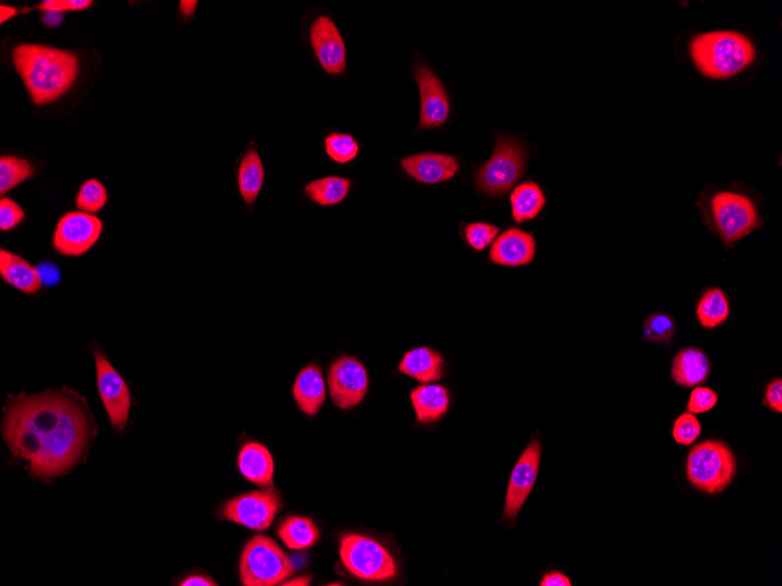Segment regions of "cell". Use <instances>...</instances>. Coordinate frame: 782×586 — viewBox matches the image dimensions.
Masks as SVG:
<instances>
[{"label":"cell","instance_id":"6da1fadb","mask_svg":"<svg viewBox=\"0 0 782 586\" xmlns=\"http://www.w3.org/2000/svg\"><path fill=\"white\" fill-rule=\"evenodd\" d=\"M3 433L15 457L29 461L39 478H56L78 463L91 437L81 399L64 391L11 397Z\"/></svg>","mask_w":782,"mask_h":586},{"label":"cell","instance_id":"7a4b0ae2","mask_svg":"<svg viewBox=\"0 0 782 586\" xmlns=\"http://www.w3.org/2000/svg\"><path fill=\"white\" fill-rule=\"evenodd\" d=\"M12 62L37 106L63 98L77 81L80 70L77 53L39 44L18 45L12 52Z\"/></svg>","mask_w":782,"mask_h":586},{"label":"cell","instance_id":"3957f363","mask_svg":"<svg viewBox=\"0 0 782 586\" xmlns=\"http://www.w3.org/2000/svg\"><path fill=\"white\" fill-rule=\"evenodd\" d=\"M689 51L699 73L712 80H726L742 73L757 57L756 47L743 33L713 31L691 39Z\"/></svg>","mask_w":782,"mask_h":586},{"label":"cell","instance_id":"277c9868","mask_svg":"<svg viewBox=\"0 0 782 586\" xmlns=\"http://www.w3.org/2000/svg\"><path fill=\"white\" fill-rule=\"evenodd\" d=\"M699 204H702L710 230L716 232L727 247L749 236L761 225L756 204L743 193L718 191Z\"/></svg>","mask_w":782,"mask_h":586},{"label":"cell","instance_id":"5b68a950","mask_svg":"<svg viewBox=\"0 0 782 586\" xmlns=\"http://www.w3.org/2000/svg\"><path fill=\"white\" fill-rule=\"evenodd\" d=\"M737 460L723 441L706 440L691 448L687 460L690 484L706 494H720L731 485Z\"/></svg>","mask_w":782,"mask_h":586},{"label":"cell","instance_id":"8992f818","mask_svg":"<svg viewBox=\"0 0 782 586\" xmlns=\"http://www.w3.org/2000/svg\"><path fill=\"white\" fill-rule=\"evenodd\" d=\"M294 565L279 544L264 535L253 537L240 556V581L245 586L281 585L294 574Z\"/></svg>","mask_w":782,"mask_h":586},{"label":"cell","instance_id":"52a82bcc","mask_svg":"<svg viewBox=\"0 0 782 586\" xmlns=\"http://www.w3.org/2000/svg\"><path fill=\"white\" fill-rule=\"evenodd\" d=\"M527 153L523 142L499 136L490 160L480 165L475 184L484 195L500 197L509 192L524 175Z\"/></svg>","mask_w":782,"mask_h":586},{"label":"cell","instance_id":"ba28073f","mask_svg":"<svg viewBox=\"0 0 782 586\" xmlns=\"http://www.w3.org/2000/svg\"><path fill=\"white\" fill-rule=\"evenodd\" d=\"M340 557L346 569L363 581H388L397 575L393 556L382 544L367 536L358 534L342 536Z\"/></svg>","mask_w":782,"mask_h":586},{"label":"cell","instance_id":"9c48e42d","mask_svg":"<svg viewBox=\"0 0 782 586\" xmlns=\"http://www.w3.org/2000/svg\"><path fill=\"white\" fill-rule=\"evenodd\" d=\"M102 232L104 223L99 217L82 211L67 212L54 230V250L64 257H82L98 243Z\"/></svg>","mask_w":782,"mask_h":586},{"label":"cell","instance_id":"30bf717a","mask_svg":"<svg viewBox=\"0 0 782 586\" xmlns=\"http://www.w3.org/2000/svg\"><path fill=\"white\" fill-rule=\"evenodd\" d=\"M281 509V496L277 489L266 488L237 496L224 503L221 515L238 525L252 530H266L272 526Z\"/></svg>","mask_w":782,"mask_h":586},{"label":"cell","instance_id":"8fae6325","mask_svg":"<svg viewBox=\"0 0 782 586\" xmlns=\"http://www.w3.org/2000/svg\"><path fill=\"white\" fill-rule=\"evenodd\" d=\"M327 384L333 403L341 410H351L367 395L368 372L358 358L341 356L329 367Z\"/></svg>","mask_w":782,"mask_h":586},{"label":"cell","instance_id":"7c38bea8","mask_svg":"<svg viewBox=\"0 0 782 586\" xmlns=\"http://www.w3.org/2000/svg\"><path fill=\"white\" fill-rule=\"evenodd\" d=\"M308 38L321 70L331 77H341L347 70V47L334 20L327 15L315 18Z\"/></svg>","mask_w":782,"mask_h":586},{"label":"cell","instance_id":"4fadbf2b","mask_svg":"<svg viewBox=\"0 0 782 586\" xmlns=\"http://www.w3.org/2000/svg\"><path fill=\"white\" fill-rule=\"evenodd\" d=\"M414 80L421 102L418 130L443 127L451 113L450 99L443 81L424 62H418L416 65Z\"/></svg>","mask_w":782,"mask_h":586},{"label":"cell","instance_id":"5bb4252c","mask_svg":"<svg viewBox=\"0 0 782 586\" xmlns=\"http://www.w3.org/2000/svg\"><path fill=\"white\" fill-rule=\"evenodd\" d=\"M94 356L96 383L101 401L112 425L115 429L122 430L128 422L132 405L128 385L101 351H95Z\"/></svg>","mask_w":782,"mask_h":586},{"label":"cell","instance_id":"9a60e30c","mask_svg":"<svg viewBox=\"0 0 782 586\" xmlns=\"http://www.w3.org/2000/svg\"><path fill=\"white\" fill-rule=\"evenodd\" d=\"M541 448L543 447H541L540 441L533 439L513 468L506 494L504 509L506 520H516L520 509L523 508L532 492L538 478Z\"/></svg>","mask_w":782,"mask_h":586},{"label":"cell","instance_id":"2e32d148","mask_svg":"<svg viewBox=\"0 0 782 586\" xmlns=\"http://www.w3.org/2000/svg\"><path fill=\"white\" fill-rule=\"evenodd\" d=\"M400 164L410 178L425 185L449 182L459 172L458 158L448 154H414L401 158Z\"/></svg>","mask_w":782,"mask_h":586},{"label":"cell","instance_id":"e0dca14e","mask_svg":"<svg viewBox=\"0 0 782 586\" xmlns=\"http://www.w3.org/2000/svg\"><path fill=\"white\" fill-rule=\"evenodd\" d=\"M537 252V241L531 233L511 227L500 234L491 245L492 264L506 267H519L531 264Z\"/></svg>","mask_w":782,"mask_h":586},{"label":"cell","instance_id":"ac0fdd59","mask_svg":"<svg viewBox=\"0 0 782 586\" xmlns=\"http://www.w3.org/2000/svg\"><path fill=\"white\" fill-rule=\"evenodd\" d=\"M293 398L305 415H318L326 402L324 371L319 364L311 363L300 370L293 384Z\"/></svg>","mask_w":782,"mask_h":586},{"label":"cell","instance_id":"d6986e66","mask_svg":"<svg viewBox=\"0 0 782 586\" xmlns=\"http://www.w3.org/2000/svg\"><path fill=\"white\" fill-rule=\"evenodd\" d=\"M711 374V361L702 349L684 348L675 356L671 377L682 388H696Z\"/></svg>","mask_w":782,"mask_h":586},{"label":"cell","instance_id":"ffe728a7","mask_svg":"<svg viewBox=\"0 0 782 586\" xmlns=\"http://www.w3.org/2000/svg\"><path fill=\"white\" fill-rule=\"evenodd\" d=\"M401 374L422 384H431L444 377L445 363L441 354L429 347L408 351L399 365Z\"/></svg>","mask_w":782,"mask_h":586},{"label":"cell","instance_id":"44dd1931","mask_svg":"<svg viewBox=\"0 0 782 586\" xmlns=\"http://www.w3.org/2000/svg\"><path fill=\"white\" fill-rule=\"evenodd\" d=\"M410 401L418 423L434 424L447 415L450 396L442 385L423 384L411 391Z\"/></svg>","mask_w":782,"mask_h":586},{"label":"cell","instance_id":"7402d4cb","mask_svg":"<svg viewBox=\"0 0 782 586\" xmlns=\"http://www.w3.org/2000/svg\"><path fill=\"white\" fill-rule=\"evenodd\" d=\"M0 277L6 284L27 295L37 294L43 287L37 268L20 255L4 248L0 251Z\"/></svg>","mask_w":782,"mask_h":586},{"label":"cell","instance_id":"603a6c76","mask_svg":"<svg viewBox=\"0 0 782 586\" xmlns=\"http://www.w3.org/2000/svg\"><path fill=\"white\" fill-rule=\"evenodd\" d=\"M265 183V167L255 146H250L245 151L242 161L239 163L237 172V184L240 197L250 211L255 208V204L263 190Z\"/></svg>","mask_w":782,"mask_h":586},{"label":"cell","instance_id":"cb8c5ba5","mask_svg":"<svg viewBox=\"0 0 782 586\" xmlns=\"http://www.w3.org/2000/svg\"><path fill=\"white\" fill-rule=\"evenodd\" d=\"M238 467L245 479L259 487L273 484L274 463L269 450L258 443L246 444L238 457Z\"/></svg>","mask_w":782,"mask_h":586},{"label":"cell","instance_id":"d4e9b609","mask_svg":"<svg viewBox=\"0 0 782 586\" xmlns=\"http://www.w3.org/2000/svg\"><path fill=\"white\" fill-rule=\"evenodd\" d=\"M352 188L351 178L325 176L307 183L303 188V193L308 201L321 206V208H332V206L346 201Z\"/></svg>","mask_w":782,"mask_h":586},{"label":"cell","instance_id":"484cf974","mask_svg":"<svg viewBox=\"0 0 782 586\" xmlns=\"http://www.w3.org/2000/svg\"><path fill=\"white\" fill-rule=\"evenodd\" d=\"M512 218L518 224H525L537 218L546 205L543 189L532 181L521 183L511 193Z\"/></svg>","mask_w":782,"mask_h":586},{"label":"cell","instance_id":"4316f807","mask_svg":"<svg viewBox=\"0 0 782 586\" xmlns=\"http://www.w3.org/2000/svg\"><path fill=\"white\" fill-rule=\"evenodd\" d=\"M278 535L291 550H304L320 539V530L310 517L288 516L280 523Z\"/></svg>","mask_w":782,"mask_h":586},{"label":"cell","instance_id":"83f0119b","mask_svg":"<svg viewBox=\"0 0 782 586\" xmlns=\"http://www.w3.org/2000/svg\"><path fill=\"white\" fill-rule=\"evenodd\" d=\"M696 315L699 324L706 329L722 326L730 316V302L722 289L705 291L698 301Z\"/></svg>","mask_w":782,"mask_h":586},{"label":"cell","instance_id":"f1b7e54d","mask_svg":"<svg viewBox=\"0 0 782 586\" xmlns=\"http://www.w3.org/2000/svg\"><path fill=\"white\" fill-rule=\"evenodd\" d=\"M34 167L24 158L2 156L0 158V195H5L34 176Z\"/></svg>","mask_w":782,"mask_h":586},{"label":"cell","instance_id":"f546056e","mask_svg":"<svg viewBox=\"0 0 782 586\" xmlns=\"http://www.w3.org/2000/svg\"><path fill=\"white\" fill-rule=\"evenodd\" d=\"M325 153L329 160L339 165L352 163L360 154V143L347 133H331L324 140Z\"/></svg>","mask_w":782,"mask_h":586},{"label":"cell","instance_id":"4dcf8cb0","mask_svg":"<svg viewBox=\"0 0 782 586\" xmlns=\"http://www.w3.org/2000/svg\"><path fill=\"white\" fill-rule=\"evenodd\" d=\"M675 317L668 313H654L643 324L644 339L658 344H670L676 334Z\"/></svg>","mask_w":782,"mask_h":586},{"label":"cell","instance_id":"1f68e13d","mask_svg":"<svg viewBox=\"0 0 782 586\" xmlns=\"http://www.w3.org/2000/svg\"><path fill=\"white\" fill-rule=\"evenodd\" d=\"M108 203V191L106 186L98 179H88L80 186L75 205L79 211L92 213L100 212Z\"/></svg>","mask_w":782,"mask_h":586},{"label":"cell","instance_id":"d6a6232c","mask_svg":"<svg viewBox=\"0 0 782 586\" xmlns=\"http://www.w3.org/2000/svg\"><path fill=\"white\" fill-rule=\"evenodd\" d=\"M499 236V227L487 223H472L465 227L466 243L475 251H484L495 243Z\"/></svg>","mask_w":782,"mask_h":586},{"label":"cell","instance_id":"836d02e7","mask_svg":"<svg viewBox=\"0 0 782 586\" xmlns=\"http://www.w3.org/2000/svg\"><path fill=\"white\" fill-rule=\"evenodd\" d=\"M702 424L694 413L685 412L682 413L676 419L674 429H672V437H674L678 445L690 446L701 436Z\"/></svg>","mask_w":782,"mask_h":586},{"label":"cell","instance_id":"e575fe53","mask_svg":"<svg viewBox=\"0 0 782 586\" xmlns=\"http://www.w3.org/2000/svg\"><path fill=\"white\" fill-rule=\"evenodd\" d=\"M717 403L718 395L716 392L710 388L699 385L692 390L687 409L690 413H694V415H701V413H706L715 409Z\"/></svg>","mask_w":782,"mask_h":586},{"label":"cell","instance_id":"d590c367","mask_svg":"<svg viewBox=\"0 0 782 586\" xmlns=\"http://www.w3.org/2000/svg\"><path fill=\"white\" fill-rule=\"evenodd\" d=\"M25 211L18 203L10 198H2L0 201V230L9 232L23 223Z\"/></svg>","mask_w":782,"mask_h":586},{"label":"cell","instance_id":"8d00e7d4","mask_svg":"<svg viewBox=\"0 0 782 586\" xmlns=\"http://www.w3.org/2000/svg\"><path fill=\"white\" fill-rule=\"evenodd\" d=\"M91 0H46L38 6L40 11L59 13L84 11L92 6Z\"/></svg>","mask_w":782,"mask_h":586},{"label":"cell","instance_id":"74e56055","mask_svg":"<svg viewBox=\"0 0 782 586\" xmlns=\"http://www.w3.org/2000/svg\"><path fill=\"white\" fill-rule=\"evenodd\" d=\"M763 404L773 412H782V381L781 378L774 379L767 385Z\"/></svg>","mask_w":782,"mask_h":586},{"label":"cell","instance_id":"f35d334b","mask_svg":"<svg viewBox=\"0 0 782 586\" xmlns=\"http://www.w3.org/2000/svg\"><path fill=\"white\" fill-rule=\"evenodd\" d=\"M36 268L41 285L47 288H52L59 285L61 280V271L57 264L46 261V263H41L36 266Z\"/></svg>","mask_w":782,"mask_h":586},{"label":"cell","instance_id":"ab89813d","mask_svg":"<svg viewBox=\"0 0 782 586\" xmlns=\"http://www.w3.org/2000/svg\"><path fill=\"white\" fill-rule=\"evenodd\" d=\"M572 582L560 571L548 572L540 581V586H571Z\"/></svg>","mask_w":782,"mask_h":586},{"label":"cell","instance_id":"60d3db41","mask_svg":"<svg viewBox=\"0 0 782 586\" xmlns=\"http://www.w3.org/2000/svg\"><path fill=\"white\" fill-rule=\"evenodd\" d=\"M182 586H212L217 585L214 579L207 576H190L181 583Z\"/></svg>","mask_w":782,"mask_h":586},{"label":"cell","instance_id":"b9f144b4","mask_svg":"<svg viewBox=\"0 0 782 586\" xmlns=\"http://www.w3.org/2000/svg\"><path fill=\"white\" fill-rule=\"evenodd\" d=\"M41 20H43V23L46 26L57 27L63 23L64 13L46 11L43 12V17H41Z\"/></svg>","mask_w":782,"mask_h":586},{"label":"cell","instance_id":"7bdbcfd3","mask_svg":"<svg viewBox=\"0 0 782 586\" xmlns=\"http://www.w3.org/2000/svg\"><path fill=\"white\" fill-rule=\"evenodd\" d=\"M197 5V0H182L180 3V13L182 17L187 19L194 17Z\"/></svg>","mask_w":782,"mask_h":586},{"label":"cell","instance_id":"ee69618b","mask_svg":"<svg viewBox=\"0 0 782 586\" xmlns=\"http://www.w3.org/2000/svg\"><path fill=\"white\" fill-rule=\"evenodd\" d=\"M18 15V10L13 6H0V23L4 24L6 20H10Z\"/></svg>","mask_w":782,"mask_h":586},{"label":"cell","instance_id":"f6af8a7d","mask_svg":"<svg viewBox=\"0 0 782 586\" xmlns=\"http://www.w3.org/2000/svg\"><path fill=\"white\" fill-rule=\"evenodd\" d=\"M312 583V576H301L294 579H291V581H285L281 585L285 586H308Z\"/></svg>","mask_w":782,"mask_h":586},{"label":"cell","instance_id":"bcb514c9","mask_svg":"<svg viewBox=\"0 0 782 586\" xmlns=\"http://www.w3.org/2000/svg\"><path fill=\"white\" fill-rule=\"evenodd\" d=\"M328 585H342V584L341 583H331V584H328Z\"/></svg>","mask_w":782,"mask_h":586}]
</instances>
